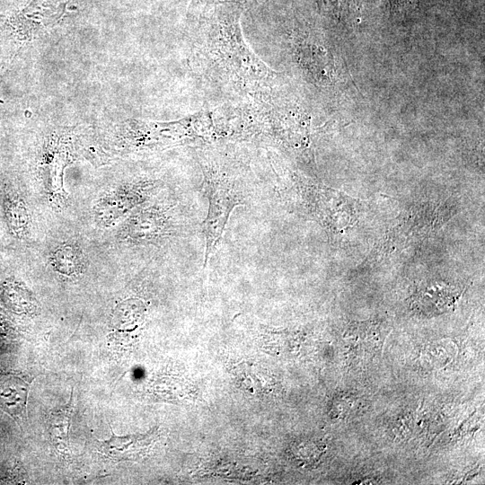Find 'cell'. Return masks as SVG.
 <instances>
[{"label":"cell","instance_id":"6da1fadb","mask_svg":"<svg viewBox=\"0 0 485 485\" xmlns=\"http://www.w3.org/2000/svg\"><path fill=\"white\" fill-rule=\"evenodd\" d=\"M296 185L304 209L330 236L343 234L359 217L360 200L302 177Z\"/></svg>","mask_w":485,"mask_h":485},{"label":"cell","instance_id":"7a4b0ae2","mask_svg":"<svg viewBox=\"0 0 485 485\" xmlns=\"http://www.w3.org/2000/svg\"><path fill=\"white\" fill-rule=\"evenodd\" d=\"M453 213V207L446 203L415 204L394 219L378 242L374 256L395 252L426 239L451 218Z\"/></svg>","mask_w":485,"mask_h":485},{"label":"cell","instance_id":"3957f363","mask_svg":"<svg viewBox=\"0 0 485 485\" xmlns=\"http://www.w3.org/2000/svg\"><path fill=\"white\" fill-rule=\"evenodd\" d=\"M208 210L202 223L206 248L204 266L216 251L232 211L244 202V193L234 178L214 168H204Z\"/></svg>","mask_w":485,"mask_h":485},{"label":"cell","instance_id":"277c9868","mask_svg":"<svg viewBox=\"0 0 485 485\" xmlns=\"http://www.w3.org/2000/svg\"><path fill=\"white\" fill-rule=\"evenodd\" d=\"M156 181L138 180L123 183L103 193L93 206L95 222L108 228L144 205L158 188Z\"/></svg>","mask_w":485,"mask_h":485},{"label":"cell","instance_id":"5b68a950","mask_svg":"<svg viewBox=\"0 0 485 485\" xmlns=\"http://www.w3.org/2000/svg\"><path fill=\"white\" fill-rule=\"evenodd\" d=\"M176 229L177 221L171 207L145 203L127 216L119 235L131 243H145L170 236Z\"/></svg>","mask_w":485,"mask_h":485},{"label":"cell","instance_id":"8992f818","mask_svg":"<svg viewBox=\"0 0 485 485\" xmlns=\"http://www.w3.org/2000/svg\"><path fill=\"white\" fill-rule=\"evenodd\" d=\"M3 210L10 233L17 239H26L31 231V216L21 194L13 190H4Z\"/></svg>","mask_w":485,"mask_h":485},{"label":"cell","instance_id":"52a82bcc","mask_svg":"<svg viewBox=\"0 0 485 485\" xmlns=\"http://www.w3.org/2000/svg\"><path fill=\"white\" fill-rule=\"evenodd\" d=\"M148 442L146 436H117L112 433L109 440L98 441L97 447L107 457L121 461L133 458Z\"/></svg>","mask_w":485,"mask_h":485},{"label":"cell","instance_id":"ba28073f","mask_svg":"<svg viewBox=\"0 0 485 485\" xmlns=\"http://www.w3.org/2000/svg\"><path fill=\"white\" fill-rule=\"evenodd\" d=\"M28 384L13 375H0V405L15 416L25 408Z\"/></svg>","mask_w":485,"mask_h":485},{"label":"cell","instance_id":"9c48e42d","mask_svg":"<svg viewBox=\"0 0 485 485\" xmlns=\"http://www.w3.org/2000/svg\"><path fill=\"white\" fill-rule=\"evenodd\" d=\"M49 262L55 271L66 277L79 274L84 265L81 249L72 242L56 247L49 255Z\"/></svg>","mask_w":485,"mask_h":485},{"label":"cell","instance_id":"30bf717a","mask_svg":"<svg viewBox=\"0 0 485 485\" xmlns=\"http://www.w3.org/2000/svg\"><path fill=\"white\" fill-rule=\"evenodd\" d=\"M146 306L137 298L127 299L119 304L113 313L112 326L118 332L132 331L145 320Z\"/></svg>","mask_w":485,"mask_h":485},{"label":"cell","instance_id":"8fae6325","mask_svg":"<svg viewBox=\"0 0 485 485\" xmlns=\"http://www.w3.org/2000/svg\"><path fill=\"white\" fill-rule=\"evenodd\" d=\"M73 396L69 403L62 409L54 411L49 419V433L56 447L59 450H67L68 430L73 413Z\"/></svg>","mask_w":485,"mask_h":485},{"label":"cell","instance_id":"7c38bea8","mask_svg":"<svg viewBox=\"0 0 485 485\" xmlns=\"http://www.w3.org/2000/svg\"><path fill=\"white\" fill-rule=\"evenodd\" d=\"M4 295L9 305L16 311H30L34 308V299L31 294L14 280L4 284Z\"/></svg>","mask_w":485,"mask_h":485}]
</instances>
